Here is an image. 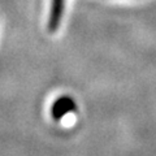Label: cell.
I'll list each match as a JSON object with an SVG mask.
<instances>
[{
  "label": "cell",
  "mask_w": 156,
  "mask_h": 156,
  "mask_svg": "<svg viewBox=\"0 0 156 156\" xmlns=\"http://www.w3.org/2000/svg\"><path fill=\"white\" fill-rule=\"evenodd\" d=\"M66 0H51L50 3V11H48L47 18V29L50 33H55L64 17Z\"/></svg>",
  "instance_id": "obj_1"
},
{
  "label": "cell",
  "mask_w": 156,
  "mask_h": 156,
  "mask_svg": "<svg viewBox=\"0 0 156 156\" xmlns=\"http://www.w3.org/2000/svg\"><path fill=\"white\" fill-rule=\"evenodd\" d=\"M74 108V101H72L70 99L68 98H64V99H60L53 107V116L56 119H60L61 116H64L68 111H72Z\"/></svg>",
  "instance_id": "obj_2"
}]
</instances>
